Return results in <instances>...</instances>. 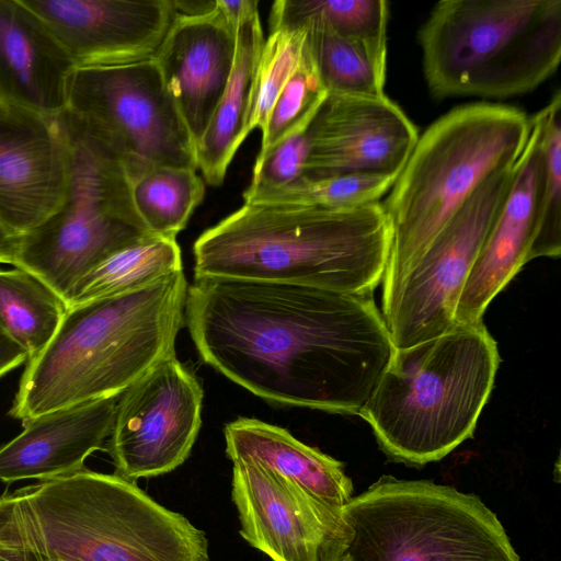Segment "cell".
<instances>
[{"label":"cell","instance_id":"1","mask_svg":"<svg viewBox=\"0 0 561 561\" xmlns=\"http://www.w3.org/2000/svg\"><path fill=\"white\" fill-rule=\"evenodd\" d=\"M184 320L202 359L273 403L357 415L393 344L373 294L194 277Z\"/></svg>","mask_w":561,"mask_h":561},{"label":"cell","instance_id":"2","mask_svg":"<svg viewBox=\"0 0 561 561\" xmlns=\"http://www.w3.org/2000/svg\"><path fill=\"white\" fill-rule=\"evenodd\" d=\"M0 561H209L208 539L134 481L85 468L0 496Z\"/></svg>","mask_w":561,"mask_h":561},{"label":"cell","instance_id":"3","mask_svg":"<svg viewBox=\"0 0 561 561\" xmlns=\"http://www.w3.org/2000/svg\"><path fill=\"white\" fill-rule=\"evenodd\" d=\"M391 227L379 202L348 209L243 204L194 242V277L373 294Z\"/></svg>","mask_w":561,"mask_h":561},{"label":"cell","instance_id":"4","mask_svg":"<svg viewBox=\"0 0 561 561\" xmlns=\"http://www.w3.org/2000/svg\"><path fill=\"white\" fill-rule=\"evenodd\" d=\"M187 287L182 270L130 293L68 307L50 342L26 363L11 416L25 424L119 396L175 355Z\"/></svg>","mask_w":561,"mask_h":561},{"label":"cell","instance_id":"5","mask_svg":"<svg viewBox=\"0 0 561 561\" xmlns=\"http://www.w3.org/2000/svg\"><path fill=\"white\" fill-rule=\"evenodd\" d=\"M501 358L483 322L393 347L358 414L389 460L422 467L473 435Z\"/></svg>","mask_w":561,"mask_h":561},{"label":"cell","instance_id":"6","mask_svg":"<svg viewBox=\"0 0 561 561\" xmlns=\"http://www.w3.org/2000/svg\"><path fill=\"white\" fill-rule=\"evenodd\" d=\"M529 128V117L518 108L474 103L449 111L419 136L382 204L392 237L381 299L474 190L515 164Z\"/></svg>","mask_w":561,"mask_h":561},{"label":"cell","instance_id":"7","mask_svg":"<svg viewBox=\"0 0 561 561\" xmlns=\"http://www.w3.org/2000/svg\"><path fill=\"white\" fill-rule=\"evenodd\" d=\"M437 99L533 91L561 59V0H443L419 32Z\"/></svg>","mask_w":561,"mask_h":561},{"label":"cell","instance_id":"8","mask_svg":"<svg viewBox=\"0 0 561 561\" xmlns=\"http://www.w3.org/2000/svg\"><path fill=\"white\" fill-rule=\"evenodd\" d=\"M55 117L68 148L67 194L54 214L21 236L14 266L37 276L67 304L91 270L153 233L135 208L117 154L67 110Z\"/></svg>","mask_w":561,"mask_h":561},{"label":"cell","instance_id":"9","mask_svg":"<svg viewBox=\"0 0 561 561\" xmlns=\"http://www.w3.org/2000/svg\"><path fill=\"white\" fill-rule=\"evenodd\" d=\"M343 511L350 561H520L494 512L449 485L383 476Z\"/></svg>","mask_w":561,"mask_h":561},{"label":"cell","instance_id":"10","mask_svg":"<svg viewBox=\"0 0 561 561\" xmlns=\"http://www.w3.org/2000/svg\"><path fill=\"white\" fill-rule=\"evenodd\" d=\"M66 110L117 154L129 179L152 165L197 170L195 142L152 58L77 68Z\"/></svg>","mask_w":561,"mask_h":561},{"label":"cell","instance_id":"11","mask_svg":"<svg viewBox=\"0 0 561 561\" xmlns=\"http://www.w3.org/2000/svg\"><path fill=\"white\" fill-rule=\"evenodd\" d=\"M513 168L488 176L381 299L380 312L394 347L415 345L456 325L460 294L508 193Z\"/></svg>","mask_w":561,"mask_h":561},{"label":"cell","instance_id":"12","mask_svg":"<svg viewBox=\"0 0 561 561\" xmlns=\"http://www.w3.org/2000/svg\"><path fill=\"white\" fill-rule=\"evenodd\" d=\"M203 389L171 355L119 396L106 450L129 481L169 473L190 456L202 419Z\"/></svg>","mask_w":561,"mask_h":561},{"label":"cell","instance_id":"13","mask_svg":"<svg viewBox=\"0 0 561 561\" xmlns=\"http://www.w3.org/2000/svg\"><path fill=\"white\" fill-rule=\"evenodd\" d=\"M239 534L272 561H341L351 528L331 506L252 458L232 461Z\"/></svg>","mask_w":561,"mask_h":561},{"label":"cell","instance_id":"14","mask_svg":"<svg viewBox=\"0 0 561 561\" xmlns=\"http://www.w3.org/2000/svg\"><path fill=\"white\" fill-rule=\"evenodd\" d=\"M305 178L398 176L419 134L385 95L328 92L306 129Z\"/></svg>","mask_w":561,"mask_h":561},{"label":"cell","instance_id":"15","mask_svg":"<svg viewBox=\"0 0 561 561\" xmlns=\"http://www.w3.org/2000/svg\"><path fill=\"white\" fill-rule=\"evenodd\" d=\"M69 157L55 116L0 101V222L23 236L62 204Z\"/></svg>","mask_w":561,"mask_h":561},{"label":"cell","instance_id":"16","mask_svg":"<svg viewBox=\"0 0 561 561\" xmlns=\"http://www.w3.org/2000/svg\"><path fill=\"white\" fill-rule=\"evenodd\" d=\"M49 26L76 68L149 60L174 19L172 0H23Z\"/></svg>","mask_w":561,"mask_h":561},{"label":"cell","instance_id":"17","mask_svg":"<svg viewBox=\"0 0 561 561\" xmlns=\"http://www.w3.org/2000/svg\"><path fill=\"white\" fill-rule=\"evenodd\" d=\"M513 168L505 201L492 224L460 294L456 324L482 321L493 298L531 260L543 179L540 129L534 116Z\"/></svg>","mask_w":561,"mask_h":561},{"label":"cell","instance_id":"18","mask_svg":"<svg viewBox=\"0 0 561 561\" xmlns=\"http://www.w3.org/2000/svg\"><path fill=\"white\" fill-rule=\"evenodd\" d=\"M236 32L216 8L175 15L152 60L195 142L204 135L233 66Z\"/></svg>","mask_w":561,"mask_h":561},{"label":"cell","instance_id":"19","mask_svg":"<svg viewBox=\"0 0 561 561\" xmlns=\"http://www.w3.org/2000/svg\"><path fill=\"white\" fill-rule=\"evenodd\" d=\"M76 65L23 0H0V101L56 116L67 108Z\"/></svg>","mask_w":561,"mask_h":561},{"label":"cell","instance_id":"20","mask_svg":"<svg viewBox=\"0 0 561 561\" xmlns=\"http://www.w3.org/2000/svg\"><path fill=\"white\" fill-rule=\"evenodd\" d=\"M118 396L41 415L0 448V481H45L83 469L102 449L114 423Z\"/></svg>","mask_w":561,"mask_h":561},{"label":"cell","instance_id":"21","mask_svg":"<svg viewBox=\"0 0 561 561\" xmlns=\"http://www.w3.org/2000/svg\"><path fill=\"white\" fill-rule=\"evenodd\" d=\"M226 455L233 461L252 458L318 500L344 507L353 483L344 465L295 438L288 431L256 419L239 417L226 424Z\"/></svg>","mask_w":561,"mask_h":561},{"label":"cell","instance_id":"22","mask_svg":"<svg viewBox=\"0 0 561 561\" xmlns=\"http://www.w3.org/2000/svg\"><path fill=\"white\" fill-rule=\"evenodd\" d=\"M264 41L256 10L238 24L234 59L228 83L207 129L195 145L197 169L213 186L222 183L230 162L245 139V114Z\"/></svg>","mask_w":561,"mask_h":561},{"label":"cell","instance_id":"23","mask_svg":"<svg viewBox=\"0 0 561 561\" xmlns=\"http://www.w3.org/2000/svg\"><path fill=\"white\" fill-rule=\"evenodd\" d=\"M182 270L176 240L149 234L113 253L84 275L67 306L130 293Z\"/></svg>","mask_w":561,"mask_h":561},{"label":"cell","instance_id":"24","mask_svg":"<svg viewBox=\"0 0 561 561\" xmlns=\"http://www.w3.org/2000/svg\"><path fill=\"white\" fill-rule=\"evenodd\" d=\"M67 309L34 274L20 267L0 270V329L26 352L27 362L47 346Z\"/></svg>","mask_w":561,"mask_h":561},{"label":"cell","instance_id":"25","mask_svg":"<svg viewBox=\"0 0 561 561\" xmlns=\"http://www.w3.org/2000/svg\"><path fill=\"white\" fill-rule=\"evenodd\" d=\"M388 3L383 0H277L270 13V31L298 28L307 22L387 53Z\"/></svg>","mask_w":561,"mask_h":561},{"label":"cell","instance_id":"26","mask_svg":"<svg viewBox=\"0 0 561 561\" xmlns=\"http://www.w3.org/2000/svg\"><path fill=\"white\" fill-rule=\"evenodd\" d=\"M129 181L139 217L151 233L164 238L175 239L205 195L194 169L152 165Z\"/></svg>","mask_w":561,"mask_h":561},{"label":"cell","instance_id":"27","mask_svg":"<svg viewBox=\"0 0 561 561\" xmlns=\"http://www.w3.org/2000/svg\"><path fill=\"white\" fill-rule=\"evenodd\" d=\"M307 43L328 92L385 95L387 53L307 22ZM299 28V27H298Z\"/></svg>","mask_w":561,"mask_h":561},{"label":"cell","instance_id":"28","mask_svg":"<svg viewBox=\"0 0 561 561\" xmlns=\"http://www.w3.org/2000/svg\"><path fill=\"white\" fill-rule=\"evenodd\" d=\"M540 129L543 179L531 260L561 253V93L534 115Z\"/></svg>","mask_w":561,"mask_h":561},{"label":"cell","instance_id":"29","mask_svg":"<svg viewBox=\"0 0 561 561\" xmlns=\"http://www.w3.org/2000/svg\"><path fill=\"white\" fill-rule=\"evenodd\" d=\"M397 176L347 174L298 182L261 195L251 205H287L323 209H348L377 203L390 191Z\"/></svg>","mask_w":561,"mask_h":561},{"label":"cell","instance_id":"30","mask_svg":"<svg viewBox=\"0 0 561 561\" xmlns=\"http://www.w3.org/2000/svg\"><path fill=\"white\" fill-rule=\"evenodd\" d=\"M327 94L328 91L309 49L306 34L299 61L278 95L262 131L257 157L264 156L287 138L304 133Z\"/></svg>","mask_w":561,"mask_h":561},{"label":"cell","instance_id":"31","mask_svg":"<svg viewBox=\"0 0 561 561\" xmlns=\"http://www.w3.org/2000/svg\"><path fill=\"white\" fill-rule=\"evenodd\" d=\"M306 28H276L264 41L253 76L243 135L264 130L271 111L294 72L306 41Z\"/></svg>","mask_w":561,"mask_h":561},{"label":"cell","instance_id":"32","mask_svg":"<svg viewBox=\"0 0 561 561\" xmlns=\"http://www.w3.org/2000/svg\"><path fill=\"white\" fill-rule=\"evenodd\" d=\"M305 131L287 138L264 156L256 157L251 182L243 192L244 204L305 178L308 152Z\"/></svg>","mask_w":561,"mask_h":561},{"label":"cell","instance_id":"33","mask_svg":"<svg viewBox=\"0 0 561 561\" xmlns=\"http://www.w3.org/2000/svg\"><path fill=\"white\" fill-rule=\"evenodd\" d=\"M25 362L26 352L0 329V377Z\"/></svg>","mask_w":561,"mask_h":561},{"label":"cell","instance_id":"34","mask_svg":"<svg viewBox=\"0 0 561 561\" xmlns=\"http://www.w3.org/2000/svg\"><path fill=\"white\" fill-rule=\"evenodd\" d=\"M218 9L222 12L229 24L237 30L239 22L257 10L259 2L254 0H216Z\"/></svg>","mask_w":561,"mask_h":561},{"label":"cell","instance_id":"35","mask_svg":"<svg viewBox=\"0 0 561 561\" xmlns=\"http://www.w3.org/2000/svg\"><path fill=\"white\" fill-rule=\"evenodd\" d=\"M21 236L0 222V263L15 264Z\"/></svg>","mask_w":561,"mask_h":561},{"label":"cell","instance_id":"36","mask_svg":"<svg viewBox=\"0 0 561 561\" xmlns=\"http://www.w3.org/2000/svg\"><path fill=\"white\" fill-rule=\"evenodd\" d=\"M175 14L179 15H202L211 12L216 8L215 1H179L172 0Z\"/></svg>","mask_w":561,"mask_h":561},{"label":"cell","instance_id":"37","mask_svg":"<svg viewBox=\"0 0 561 561\" xmlns=\"http://www.w3.org/2000/svg\"><path fill=\"white\" fill-rule=\"evenodd\" d=\"M341 561H350V559L346 556H344Z\"/></svg>","mask_w":561,"mask_h":561}]
</instances>
